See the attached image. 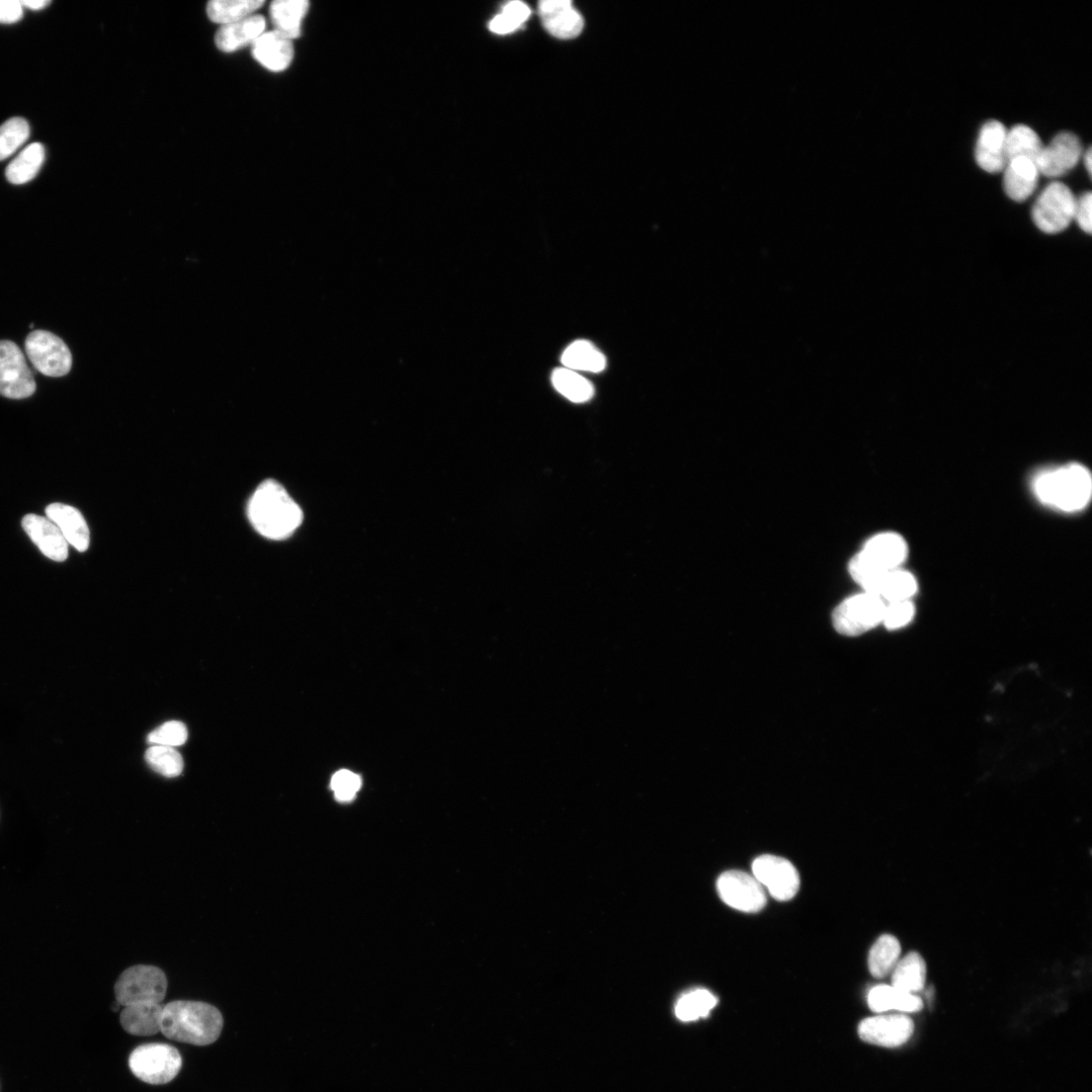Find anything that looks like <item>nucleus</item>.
I'll list each match as a JSON object with an SVG mask.
<instances>
[{
	"mask_svg": "<svg viewBox=\"0 0 1092 1092\" xmlns=\"http://www.w3.org/2000/svg\"><path fill=\"white\" fill-rule=\"evenodd\" d=\"M490 30L498 35H508L516 32L520 29L506 16L500 14L496 16L489 25Z\"/></svg>",
	"mask_w": 1092,
	"mask_h": 1092,
	"instance_id": "79ce46f5",
	"label": "nucleus"
},
{
	"mask_svg": "<svg viewBox=\"0 0 1092 1092\" xmlns=\"http://www.w3.org/2000/svg\"><path fill=\"white\" fill-rule=\"evenodd\" d=\"M30 126L23 118H13L0 126V161L12 156L30 137Z\"/></svg>",
	"mask_w": 1092,
	"mask_h": 1092,
	"instance_id": "f704fd0d",
	"label": "nucleus"
},
{
	"mask_svg": "<svg viewBox=\"0 0 1092 1092\" xmlns=\"http://www.w3.org/2000/svg\"><path fill=\"white\" fill-rule=\"evenodd\" d=\"M900 954L901 946L894 936H881L869 952L868 967L870 973L876 978L886 977L892 973L900 960Z\"/></svg>",
	"mask_w": 1092,
	"mask_h": 1092,
	"instance_id": "7c9ffc66",
	"label": "nucleus"
},
{
	"mask_svg": "<svg viewBox=\"0 0 1092 1092\" xmlns=\"http://www.w3.org/2000/svg\"><path fill=\"white\" fill-rule=\"evenodd\" d=\"M50 4L51 3L48 2V0H25V2H21L23 8L25 7L33 11L43 10L50 6Z\"/></svg>",
	"mask_w": 1092,
	"mask_h": 1092,
	"instance_id": "37998d69",
	"label": "nucleus"
},
{
	"mask_svg": "<svg viewBox=\"0 0 1092 1092\" xmlns=\"http://www.w3.org/2000/svg\"><path fill=\"white\" fill-rule=\"evenodd\" d=\"M539 12L546 30L555 38L573 39L582 31V17L568 0H544Z\"/></svg>",
	"mask_w": 1092,
	"mask_h": 1092,
	"instance_id": "2eb2a0df",
	"label": "nucleus"
},
{
	"mask_svg": "<svg viewBox=\"0 0 1092 1092\" xmlns=\"http://www.w3.org/2000/svg\"><path fill=\"white\" fill-rule=\"evenodd\" d=\"M1092 195L1090 192L1084 193L1078 199H1076L1074 221L1082 231L1087 234H1091L1092 229Z\"/></svg>",
	"mask_w": 1092,
	"mask_h": 1092,
	"instance_id": "58836bf2",
	"label": "nucleus"
},
{
	"mask_svg": "<svg viewBox=\"0 0 1092 1092\" xmlns=\"http://www.w3.org/2000/svg\"><path fill=\"white\" fill-rule=\"evenodd\" d=\"M859 553L876 569L890 571L905 561L908 546L901 536L885 533L869 540Z\"/></svg>",
	"mask_w": 1092,
	"mask_h": 1092,
	"instance_id": "dca6fc26",
	"label": "nucleus"
},
{
	"mask_svg": "<svg viewBox=\"0 0 1092 1092\" xmlns=\"http://www.w3.org/2000/svg\"><path fill=\"white\" fill-rule=\"evenodd\" d=\"M1075 204L1076 198L1069 187L1060 182L1051 183L1033 207V221L1043 233H1061L1074 221Z\"/></svg>",
	"mask_w": 1092,
	"mask_h": 1092,
	"instance_id": "423d86ee",
	"label": "nucleus"
},
{
	"mask_svg": "<svg viewBox=\"0 0 1092 1092\" xmlns=\"http://www.w3.org/2000/svg\"><path fill=\"white\" fill-rule=\"evenodd\" d=\"M23 9L21 2H18V0H0V23L15 24L19 22L24 16Z\"/></svg>",
	"mask_w": 1092,
	"mask_h": 1092,
	"instance_id": "ea45409f",
	"label": "nucleus"
},
{
	"mask_svg": "<svg viewBox=\"0 0 1092 1092\" xmlns=\"http://www.w3.org/2000/svg\"><path fill=\"white\" fill-rule=\"evenodd\" d=\"M252 55L270 71L282 72L292 64L295 49L291 39L274 30L265 32L252 44Z\"/></svg>",
	"mask_w": 1092,
	"mask_h": 1092,
	"instance_id": "6ab92c4d",
	"label": "nucleus"
},
{
	"mask_svg": "<svg viewBox=\"0 0 1092 1092\" xmlns=\"http://www.w3.org/2000/svg\"><path fill=\"white\" fill-rule=\"evenodd\" d=\"M46 516L58 527L68 545L81 552L88 550L91 542L90 529L77 510L55 503L46 509Z\"/></svg>",
	"mask_w": 1092,
	"mask_h": 1092,
	"instance_id": "aec40b11",
	"label": "nucleus"
},
{
	"mask_svg": "<svg viewBox=\"0 0 1092 1092\" xmlns=\"http://www.w3.org/2000/svg\"><path fill=\"white\" fill-rule=\"evenodd\" d=\"M361 787V777L349 770L336 773L331 780V788L336 799L343 802L354 800Z\"/></svg>",
	"mask_w": 1092,
	"mask_h": 1092,
	"instance_id": "4c0bfd02",
	"label": "nucleus"
},
{
	"mask_svg": "<svg viewBox=\"0 0 1092 1092\" xmlns=\"http://www.w3.org/2000/svg\"><path fill=\"white\" fill-rule=\"evenodd\" d=\"M264 5L263 0H213L207 14L212 22L225 26L254 15Z\"/></svg>",
	"mask_w": 1092,
	"mask_h": 1092,
	"instance_id": "c85d7f7f",
	"label": "nucleus"
},
{
	"mask_svg": "<svg viewBox=\"0 0 1092 1092\" xmlns=\"http://www.w3.org/2000/svg\"><path fill=\"white\" fill-rule=\"evenodd\" d=\"M915 607L910 600L890 602L885 605L882 623L889 630L908 625L914 618Z\"/></svg>",
	"mask_w": 1092,
	"mask_h": 1092,
	"instance_id": "e433bc0d",
	"label": "nucleus"
},
{
	"mask_svg": "<svg viewBox=\"0 0 1092 1092\" xmlns=\"http://www.w3.org/2000/svg\"><path fill=\"white\" fill-rule=\"evenodd\" d=\"M1005 126L996 120L986 122L980 129L975 147V159L988 174L1002 173L1007 163Z\"/></svg>",
	"mask_w": 1092,
	"mask_h": 1092,
	"instance_id": "4468645a",
	"label": "nucleus"
},
{
	"mask_svg": "<svg viewBox=\"0 0 1092 1092\" xmlns=\"http://www.w3.org/2000/svg\"><path fill=\"white\" fill-rule=\"evenodd\" d=\"M716 888L726 905L741 912H759L767 904L764 887L753 876L741 871L722 873L717 879Z\"/></svg>",
	"mask_w": 1092,
	"mask_h": 1092,
	"instance_id": "9d476101",
	"label": "nucleus"
},
{
	"mask_svg": "<svg viewBox=\"0 0 1092 1092\" xmlns=\"http://www.w3.org/2000/svg\"><path fill=\"white\" fill-rule=\"evenodd\" d=\"M917 592L915 576L902 569L887 571L880 579L875 595L884 602H897L910 600Z\"/></svg>",
	"mask_w": 1092,
	"mask_h": 1092,
	"instance_id": "bb28decb",
	"label": "nucleus"
},
{
	"mask_svg": "<svg viewBox=\"0 0 1092 1092\" xmlns=\"http://www.w3.org/2000/svg\"><path fill=\"white\" fill-rule=\"evenodd\" d=\"M248 519L255 530L272 541H284L301 527L304 515L277 481L262 483L248 504Z\"/></svg>",
	"mask_w": 1092,
	"mask_h": 1092,
	"instance_id": "f257e3e1",
	"label": "nucleus"
},
{
	"mask_svg": "<svg viewBox=\"0 0 1092 1092\" xmlns=\"http://www.w3.org/2000/svg\"><path fill=\"white\" fill-rule=\"evenodd\" d=\"M927 980L926 961L916 952H910L898 961L892 971L891 986L915 994L925 987Z\"/></svg>",
	"mask_w": 1092,
	"mask_h": 1092,
	"instance_id": "393cba45",
	"label": "nucleus"
},
{
	"mask_svg": "<svg viewBox=\"0 0 1092 1092\" xmlns=\"http://www.w3.org/2000/svg\"><path fill=\"white\" fill-rule=\"evenodd\" d=\"M551 381L555 390L572 403L580 404L590 401L595 393L592 383L565 368L554 370Z\"/></svg>",
	"mask_w": 1092,
	"mask_h": 1092,
	"instance_id": "2f4dec72",
	"label": "nucleus"
},
{
	"mask_svg": "<svg viewBox=\"0 0 1092 1092\" xmlns=\"http://www.w3.org/2000/svg\"><path fill=\"white\" fill-rule=\"evenodd\" d=\"M267 22L263 16L252 15L236 23L221 26L215 43L225 53L235 52L249 44H254L266 31Z\"/></svg>",
	"mask_w": 1092,
	"mask_h": 1092,
	"instance_id": "412c9836",
	"label": "nucleus"
},
{
	"mask_svg": "<svg viewBox=\"0 0 1092 1092\" xmlns=\"http://www.w3.org/2000/svg\"><path fill=\"white\" fill-rule=\"evenodd\" d=\"M561 363L565 369L589 373H601L607 365L605 356L594 345L585 341L572 343L563 352Z\"/></svg>",
	"mask_w": 1092,
	"mask_h": 1092,
	"instance_id": "a878e982",
	"label": "nucleus"
},
{
	"mask_svg": "<svg viewBox=\"0 0 1092 1092\" xmlns=\"http://www.w3.org/2000/svg\"><path fill=\"white\" fill-rule=\"evenodd\" d=\"M309 9L307 0H276L270 9L275 30L292 41L298 39Z\"/></svg>",
	"mask_w": 1092,
	"mask_h": 1092,
	"instance_id": "b1692460",
	"label": "nucleus"
},
{
	"mask_svg": "<svg viewBox=\"0 0 1092 1092\" xmlns=\"http://www.w3.org/2000/svg\"><path fill=\"white\" fill-rule=\"evenodd\" d=\"M1034 489L1045 506L1064 513H1076L1085 509L1090 501L1091 475L1083 466L1070 464L1039 475Z\"/></svg>",
	"mask_w": 1092,
	"mask_h": 1092,
	"instance_id": "7ed1b4c3",
	"label": "nucleus"
},
{
	"mask_svg": "<svg viewBox=\"0 0 1092 1092\" xmlns=\"http://www.w3.org/2000/svg\"><path fill=\"white\" fill-rule=\"evenodd\" d=\"M132 1073L149 1084H166L180 1073L183 1059L175 1047L166 1044H146L136 1048L129 1058Z\"/></svg>",
	"mask_w": 1092,
	"mask_h": 1092,
	"instance_id": "39448f33",
	"label": "nucleus"
},
{
	"mask_svg": "<svg viewBox=\"0 0 1092 1092\" xmlns=\"http://www.w3.org/2000/svg\"><path fill=\"white\" fill-rule=\"evenodd\" d=\"M163 1006L161 1003L126 1006L121 1013V1025L134 1036L156 1035L161 1030Z\"/></svg>",
	"mask_w": 1092,
	"mask_h": 1092,
	"instance_id": "5701e85b",
	"label": "nucleus"
},
{
	"mask_svg": "<svg viewBox=\"0 0 1092 1092\" xmlns=\"http://www.w3.org/2000/svg\"><path fill=\"white\" fill-rule=\"evenodd\" d=\"M914 1031L912 1020L903 1014L881 1015L861 1022L860 1038L872 1045L897 1048L908 1042Z\"/></svg>",
	"mask_w": 1092,
	"mask_h": 1092,
	"instance_id": "ddd939ff",
	"label": "nucleus"
},
{
	"mask_svg": "<svg viewBox=\"0 0 1092 1092\" xmlns=\"http://www.w3.org/2000/svg\"><path fill=\"white\" fill-rule=\"evenodd\" d=\"M147 764L158 774L174 778L183 773L182 754L171 746L153 745L145 753Z\"/></svg>",
	"mask_w": 1092,
	"mask_h": 1092,
	"instance_id": "473e14b6",
	"label": "nucleus"
},
{
	"mask_svg": "<svg viewBox=\"0 0 1092 1092\" xmlns=\"http://www.w3.org/2000/svg\"><path fill=\"white\" fill-rule=\"evenodd\" d=\"M1081 156L1079 138L1073 133L1061 132L1043 147L1036 164L1041 176L1056 179L1072 171Z\"/></svg>",
	"mask_w": 1092,
	"mask_h": 1092,
	"instance_id": "f8f14e48",
	"label": "nucleus"
},
{
	"mask_svg": "<svg viewBox=\"0 0 1092 1092\" xmlns=\"http://www.w3.org/2000/svg\"><path fill=\"white\" fill-rule=\"evenodd\" d=\"M870 1009L878 1014L889 1011L917 1013L923 1007L920 997L900 991L891 985L881 984L873 987L868 994Z\"/></svg>",
	"mask_w": 1092,
	"mask_h": 1092,
	"instance_id": "4be33fe9",
	"label": "nucleus"
},
{
	"mask_svg": "<svg viewBox=\"0 0 1092 1092\" xmlns=\"http://www.w3.org/2000/svg\"><path fill=\"white\" fill-rule=\"evenodd\" d=\"M37 385L21 349L0 341V395L14 400L33 396Z\"/></svg>",
	"mask_w": 1092,
	"mask_h": 1092,
	"instance_id": "1a4fd4ad",
	"label": "nucleus"
},
{
	"mask_svg": "<svg viewBox=\"0 0 1092 1092\" xmlns=\"http://www.w3.org/2000/svg\"><path fill=\"white\" fill-rule=\"evenodd\" d=\"M1002 173L1005 194L1018 203L1035 193L1041 176L1036 162L1022 157L1007 161Z\"/></svg>",
	"mask_w": 1092,
	"mask_h": 1092,
	"instance_id": "f3484780",
	"label": "nucleus"
},
{
	"mask_svg": "<svg viewBox=\"0 0 1092 1092\" xmlns=\"http://www.w3.org/2000/svg\"><path fill=\"white\" fill-rule=\"evenodd\" d=\"M45 160V148L40 143L28 146L7 168V180L16 186L33 181Z\"/></svg>",
	"mask_w": 1092,
	"mask_h": 1092,
	"instance_id": "cd10ccee",
	"label": "nucleus"
},
{
	"mask_svg": "<svg viewBox=\"0 0 1092 1092\" xmlns=\"http://www.w3.org/2000/svg\"><path fill=\"white\" fill-rule=\"evenodd\" d=\"M752 876L778 901H788L800 888V876L795 866L785 858L763 855L752 863Z\"/></svg>",
	"mask_w": 1092,
	"mask_h": 1092,
	"instance_id": "9b49d317",
	"label": "nucleus"
},
{
	"mask_svg": "<svg viewBox=\"0 0 1092 1092\" xmlns=\"http://www.w3.org/2000/svg\"><path fill=\"white\" fill-rule=\"evenodd\" d=\"M25 348L34 368L44 376L61 378L71 371V353L57 335L44 330L33 331L28 335Z\"/></svg>",
	"mask_w": 1092,
	"mask_h": 1092,
	"instance_id": "6e6552de",
	"label": "nucleus"
},
{
	"mask_svg": "<svg viewBox=\"0 0 1092 1092\" xmlns=\"http://www.w3.org/2000/svg\"><path fill=\"white\" fill-rule=\"evenodd\" d=\"M23 528L33 543L48 558L62 562L68 557V543L58 527L47 518L30 515L24 518Z\"/></svg>",
	"mask_w": 1092,
	"mask_h": 1092,
	"instance_id": "a211bd4d",
	"label": "nucleus"
},
{
	"mask_svg": "<svg viewBox=\"0 0 1092 1092\" xmlns=\"http://www.w3.org/2000/svg\"><path fill=\"white\" fill-rule=\"evenodd\" d=\"M217 1007L201 1001L177 1000L163 1006L160 1032L173 1041L196 1046L216 1042L223 1030Z\"/></svg>",
	"mask_w": 1092,
	"mask_h": 1092,
	"instance_id": "f03ea898",
	"label": "nucleus"
},
{
	"mask_svg": "<svg viewBox=\"0 0 1092 1092\" xmlns=\"http://www.w3.org/2000/svg\"><path fill=\"white\" fill-rule=\"evenodd\" d=\"M168 987L166 974L152 965H135L126 969L115 985L117 1002L121 1006L161 1003Z\"/></svg>",
	"mask_w": 1092,
	"mask_h": 1092,
	"instance_id": "20e7f679",
	"label": "nucleus"
},
{
	"mask_svg": "<svg viewBox=\"0 0 1092 1092\" xmlns=\"http://www.w3.org/2000/svg\"><path fill=\"white\" fill-rule=\"evenodd\" d=\"M716 1003L717 999L711 992L698 989L681 997L675 1011L678 1019L691 1022L707 1017Z\"/></svg>",
	"mask_w": 1092,
	"mask_h": 1092,
	"instance_id": "72a5a7b5",
	"label": "nucleus"
},
{
	"mask_svg": "<svg viewBox=\"0 0 1092 1092\" xmlns=\"http://www.w3.org/2000/svg\"><path fill=\"white\" fill-rule=\"evenodd\" d=\"M188 728L181 721H168L148 735V741L155 745L179 746L188 740Z\"/></svg>",
	"mask_w": 1092,
	"mask_h": 1092,
	"instance_id": "c9c22d12",
	"label": "nucleus"
},
{
	"mask_svg": "<svg viewBox=\"0 0 1092 1092\" xmlns=\"http://www.w3.org/2000/svg\"><path fill=\"white\" fill-rule=\"evenodd\" d=\"M521 28L531 17V9L522 2H513L503 8L501 13Z\"/></svg>",
	"mask_w": 1092,
	"mask_h": 1092,
	"instance_id": "a19ab883",
	"label": "nucleus"
},
{
	"mask_svg": "<svg viewBox=\"0 0 1092 1092\" xmlns=\"http://www.w3.org/2000/svg\"><path fill=\"white\" fill-rule=\"evenodd\" d=\"M886 603L878 596L864 592L846 599L833 612V625L838 633L859 636L883 620Z\"/></svg>",
	"mask_w": 1092,
	"mask_h": 1092,
	"instance_id": "0eeeda50",
	"label": "nucleus"
},
{
	"mask_svg": "<svg viewBox=\"0 0 1092 1092\" xmlns=\"http://www.w3.org/2000/svg\"><path fill=\"white\" fill-rule=\"evenodd\" d=\"M1083 159H1084V165H1085V167H1086V171H1087L1088 175H1089V176L1091 177V171H1092V152H1091V149H1090V148H1089V149H1088V150H1087V151H1086V152L1084 153Z\"/></svg>",
	"mask_w": 1092,
	"mask_h": 1092,
	"instance_id": "c03bdc74",
	"label": "nucleus"
},
{
	"mask_svg": "<svg viewBox=\"0 0 1092 1092\" xmlns=\"http://www.w3.org/2000/svg\"><path fill=\"white\" fill-rule=\"evenodd\" d=\"M1044 145L1039 135L1027 125H1017L1006 134V158H1028L1036 162Z\"/></svg>",
	"mask_w": 1092,
	"mask_h": 1092,
	"instance_id": "c756f323",
	"label": "nucleus"
}]
</instances>
